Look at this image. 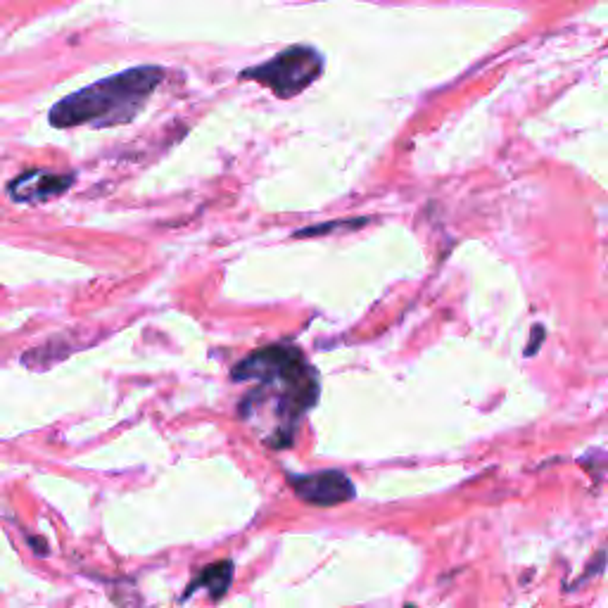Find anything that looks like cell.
Returning a JSON list of instances; mask_svg holds the SVG:
<instances>
[{"label": "cell", "mask_w": 608, "mask_h": 608, "mask_svg": "<svg viewBox=\"0 0 608 608\" xmlns=\"http://www.w3.org/2000/svg\"><path fill=\"white\" fill-rule=\"evenodd\" d=\"M236 383H257L240 404V416L264 430L271 447L290 445L297 418L319 397V380L300 350L271 345L240 361L233 369Z\"/></svg>", "instance_id": "1"}, {"label": "cell", "mask_w": 608, "mask_h": 608, "mask_svg": "<svg viewBox=\"0 0 608 608\" xmlns=\"http://www.w3.org/2000/svg\"><path fill=\"white\" fill-rule=\"evenodd\" d=\"M164 72L157 65L126 69L103 81L81 88L50 110V124L69 126H119L131 122L143 110L145 100L160 86Z\"/></svg>", "instance_id": "2"}, {"label": "cell", "mask_w": 608, "mask_h": 608, "mask_svg": "<svg viewBox=\"0 0 608 608\" xmlns=\"http://www.w3.org/2000/svg\"><path fill=\"white\" fill-rule=\"evenodd\" d=\"M323 72V57L309 46H293L269 62L245 69L243 79L259 81V84L274 91L278 98H293L304 88L312 86Z\"/></svg>", "instance_id": "3"}, {"label": "cell", "mask_w": 608, "mask_h": 608, "mask_svg": "<svg viewBox=\"0 0 608 608\" xmlns=\"http://www.w3.org/2000/svg\"><path fill=\"white\" fill-rule=\"evenodd\" d=\"M297 497L314 506H335L350 502L354 497V485L342 471H321L312 475L293 478Z\"/></svg>", "instance_id": "4"}, {"label": "cell", "mask_w": 608, "mask_h": 608, "mask_svg": "<svg viewBox=\"0 0 608 608\" xmlns=\"http://www.w3.org/2000/svg\"><path fill=\"white\" fill-rule=\"evenodd\" d=\"M72 174H57V171L48 169H31L27 174L17 176L10 183L8 193L15 202H24V205H34V202H46L50 198H57L72 186Z\"/></svg>", "instance_id": "5"}, {"label": "cell", "mask_w": 608, "mask_h": 608, "mask_svg": "<svg viewBox=\"0 0 608 608\" xmlns=\"http://www.w3.org/2000/svg\"><path fill=\"white\" fill-rule=\"evenodd\" d=\"M233 580V563L231 561H219L212 563V566H207L200 573V578L193 582V585H188V594H193L198 587H205L209 594H212L214 599L224 597V592L231 585Z\"/></svg>", "instance_id": "6"}, {"label": "cell", "mask_w": 608, "mask_h": 608, "mask_svg": "<svg viewBox=\"0 0 608 608\" xmlns=\"http://www.w3.org/2000/svg\"><path fill=\"white\" fill-rule=\"evenodd\" d=\"M542 340H544V328L542 326H535V328H532L530 345L525 347V357H532V354H537V347H540Z\"/></svg>", "instance_id": "7"}]
</instances>
